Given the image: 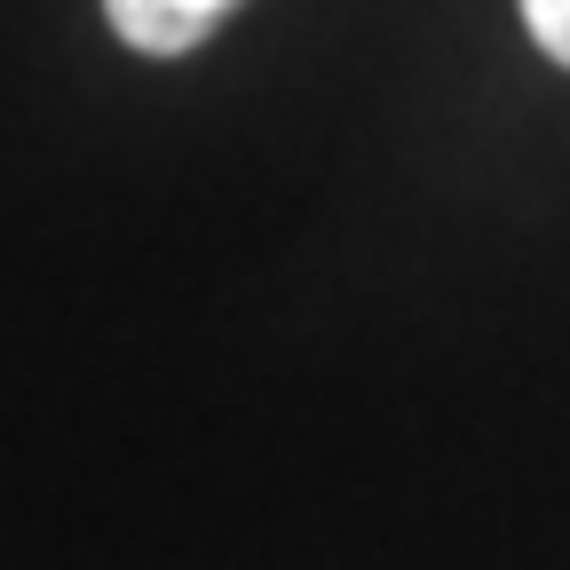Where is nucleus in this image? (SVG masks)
I'll return each instance as SVG.
<instances>
[{
  "label": "nucleus",
  "mask_w": 570,
  "mask_h": 570,
  "mask_svg": "<svg viewBox=\"0 0 570 570\" xmlns=\"http://www.w3.org/2000/svg\"><path fill=\"white\" fill-rule=\"evenodd\" d=\"M246 0H104L111 32L135 56H190L206 32H223V17H238Z\"/></svg>",
  "instance_id": "1"
},
{
  "label": "nucleus",
  "mask_w": 570,
  "mask_h": 570,
  "mask_svg": "<svg viewBox=\"0 0 570 570\" xmlns=\"http://www.w3.org/2000/svg\"><path fill=\"white\" fill-rule=\"evenodd\" d=\"M523 24H531V40L570 71V0H523Z\"/></svg>",
  "instance_id": "2"
}]
</instances>
